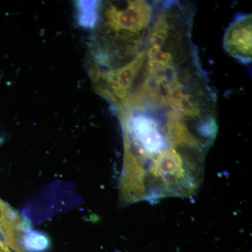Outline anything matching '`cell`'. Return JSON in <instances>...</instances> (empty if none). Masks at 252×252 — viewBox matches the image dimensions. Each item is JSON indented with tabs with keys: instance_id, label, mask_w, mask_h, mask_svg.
I'll return each instance as SVG.
<instances>
[{
	"instance_id": "6da1fadb",
	"label": "cell",
	"mask_w": 252,
	"mask_h": 252,
	"mask_svg": "<svg viewBox=\"0 0 252 252\" xmlns=\"http://www.w3.org/2000/svg\"><path fill=\"white\" fill-rule=\"evenodd\" d=\"M124 118L122 194L127 201L187 196L198 188L215 136L170 106L139 101Z\"/></svg>"
},
{
	"instance_id": "7a4b0ae2",
	"label": "cell",
	"mask_w": 252,
	"mask_h": 252,
	"mask_svg": "<svg viewBox=\"0 0 252 252\" xmlns=\"http://www.w3.org/2000/svg\"><path fill=\"white\" fill-rule=\"evenodd\" d=\"M223 48L239 62L252 61V14H240L225 31Z\"/></svg>"
}]
</instances>
